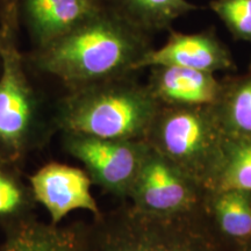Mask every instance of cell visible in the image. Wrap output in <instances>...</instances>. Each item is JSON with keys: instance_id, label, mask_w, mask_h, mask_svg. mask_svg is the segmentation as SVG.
<instances>
[{"instance_id": "6da1fadb", "label": "cell", "mask_w": 251, "mask_h": 251, "mask_svg": "<svg viewBox=\"0 0 251 251\" xmlns=\"http://www.w3.org/2000/svg\"><path fill=\"white\" fill-rule=\"evenodd\" d=\"M149 34L103 9L79 26L34 48L28 63L62 81L68 90L136 72L152 49Z\"/></svg>"}, {"instance_id": "7a4b0ae2", "label": "cell", "mask_w": 251, "mask_h": 251, "mask_svg": "<svg viewBox=\"0 0 251 251\" xmlns=\"http://www.w3.org/2000/svg\"><path fill=\"white\" fill-rule=\"evenodd\" d=\"M131 75L68 90L52 124L62 133L146 141L162 105Z\"/></svg>"}, {"instance_id": "3957f363", "label": "cell", "mask_w": 251, "mask_h": 251, "mask_svg": "<svg viewBox=\"0 0 251 251\" xmlns=\"http://www.w3.org/2000/svg\"><path fill=\"white\" fill-rule=\"evenodd\" d=\"M0 25V161L18 165L46 136L40 100L17 42V11L7 1Z\"/></svg>"}, {"instance_id": "277c9868", "label": "cell", "mask_w": 251, "mask_h": 251, "mask_svg": "<svg viewBox=\"0 0 251 251\" xmlns=\"http://www.w3.org/2000/svg\"><path fill=\"white\" fill-rule=\"evenodd\" d=\"M215 106H162L146 142L191 179H213L226 148Z\"/></svg>"}, {"instance_id": "5b68a950", "label": "cell", "mask_w": 251, "mask_h": 251, "mask_svg": "<svg viewBox=\"0 0 251 251\" xmlns=\"http://www.w3.org/2000/svg\"><path fill=\"white\" fill-rule=\"evenodd\" d=\"M78 226L84 251H202L176 234L168 218L143 214L133 207Z\"/></svg>"}, {"instance_id": "8992f818", "label": "cell", "mask_w": 251, "mask_h": 251, "mask_svg": "<svg viewBox=\"0 0 251 251\" xmlns=\"http://www.w3.org/2000/svg\"><path fill=\"white\" fill-rule=\"evenodd\" d=\"M62 134L65 151L83 163L92 183L114 196L129 198L149 147L146 141L107 140L81 134Z\"/></svg>"}, {"instance_id": "52a82bcc", "label": "cell", "mask_w": 251, "mask_h": 251, "mask_svg": "<svg viewBox=\"0 0 251 251\" xmlns=\"http://www.w3.org/2000/svg\"><path fill=\"white\" fill-rule=\"evenodd\" d=\"M192 180L149 146L129 194L133 208L157 218L186 211L196 200Z\"/></svg>"}, {"instance_id": "ba28073f", "label": "cell", "mask_w": 251, "mask_h": 251, "mask_svg": "<svg viewBox=\"0 0 251 251\" xmlns=\"http://www.w3.org/2000/svg\"><path fill=\"white\" fill-rule=\"evenodd\" d=\"M91 184L85 170L55 162L43 165L29 177L34 198L45 206L52 225H59L69 213L78 209L94 216L101 214L91 193Z\"/></svg>"}, {"instance_id": "9c48e42d", "label": "cell", "mask_w": 251, "mask_h": 251, "mask_svg": "<svg viewBox=\"0 0 251 251\" xmlns=\"http://www.w3.org/2000/svg\"><path fill=\"white\" fill-rule=\"evenodd\" d=\"M34 48L64 35L107 8L105 0H13Z\"/></svg>"}, {"instance_id": "30bf717a", "label": "cell", "mask_w": 251, "mask_h": 251, "mask_svg": "<svg viewBox=\"0 0 251 251\" xmlns=\"http://www.w3.org/2000/svg\"><path fill=\"white\" fill-rule=\"evenodd\" d=\"M159 65H175L212 74L235 68L230 52L212 30L193 34L171 30L161 48H152L143 56L136 71Z\"/></svg>"}, {"instance_id": "8fae6325", "label": "cell", "mask_w": 251, "mask_h": 251, "mask_svg": "<svg viewBox=\"0 0 251 251\" xmlns=\"http://www.w3.org/2000/svg\"><path fill=\"white\" fill-rule=\"evenodd\" d=\"M150 69L147 86L162 106H215L221 98L224 84L212 72L175 65Z\"/></svg>"}, {"instance_id": "7c38bea8", "label": "cell", "mask_w": 251, "mask_h": 251, "mask_svg": "<svg viewBox=\"0 0 251 251\" xmlns=\"http://www.w3.org/2000/svg\"><path fill=\"white\" fill-rule=\"evenodd\" d=\"M2 229L0 251H84L78 225L45 224L33 215Z\"/></svg>"}, {"instance_id": "4fadbf2b", "label": "cell", "mask_w": 251, "mask_h": 251, "mask_svg": "<svg viewBox=\"0 0 251 251\" xmlns=\"http://www.w3.org/2000/svg\"><path fill=\"white\" fill-rule=\"evenodd\" d=\"M105 4L149 35L171 29L176 20L198 8L188 0H105Z\"/></svg>"}, {"instance_id": "5bb4252c", "label": "cell", "mask_w": 251, "mask_h": 251, "mask_svg": "<svg viewBox=\"0 0 251 251\" xmlns=\"http://www.w3.org/2000/svg\"><path fill=\"white\" fill-rule=\"evenodd\" d=\"M37 205L29 184H26L18 165L0 161V226L1 228L33 216Z\"/></svg>"}, {"instance_id": "9a60e30c", "label": "cell", "mask_w": 251, "mask_h": 251, "mask_svg": "<svg viewBox=\"0 0 251 251\" xmlns=\"http://www.w3.org/2000/svg\"><path fill=\"white\" fill-rule=\"evenodd\" d=\"M215 108L221 121L227 122L231 130L251 136V71L224 85Z\"/></svg>"}, {"instance_id": "2e32d148", "label": "cell", "mask_w": 251, "mask_h": 251, "mask_svg": "<svg viewBox=\"0 0 251 251\" xmlns=\"http://www.w3.org/2000/svg\"><path fill=\"white\" fill-rule=\"evenodd\" d=\"M212 180L219 192L243 191L251 192V136L227 146L224 158Z\"/></svg>"}, {"instance_id": "e0dca14e", "label": "cell", "mask_w": 251, "mask_h": 251, "mask_svg": "<svg viewBox=\"0 0 251 251\" xmlns=\"http://www.w3.org/2000/svg\"><path fill=\"white\" fill-rule=\"evenodd\" d=\"M215 214L220 228L229 236H251V202L248 192L222 191L215 200Z\"/></svg>"}, {"instance_id": "ac0fdd59", "label": "cell", "mask_w": 251, "mask_h": 251, "mask_svg": "<svg viewBox=\"0 0 251 251\" xmlns=\"http://www.w3.org/2000/svg\"><path fill=\"white\" fill-rule=\"evenodd\" d=\"M209 6L235 39L251 42V0H213Z\"/></svg>"}, {"instance_id": "d6986e66", "label": "cell", "mask_w": 251, "mask_h": 251, "mask_svg": "<svg viewBox=\"0 0 251 251\" xmlns=\"http://www.w3.org/2000/svg\"><path fill=\"white\" fill-rule=\"evenodd\" d=\"M6 1H7V0H0V12H1L2 8H4Z\"/></svg>"}, {"instance_id": "ffe728a7", "label": "cell", "mask_w": 251, "mask_h": 251, "mask_svg": "<svg viewBox=\"0 0 251 251\" xmlns=\"http://www.w3.org/2000/svg\"><path fill=\"white\" fill-rule=\"evenodd\" d=\"M0 67H1V57H0Z\"/></svg>"}]
</instances>
